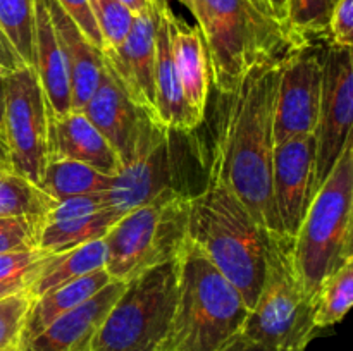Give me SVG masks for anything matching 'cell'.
Returning <instances> with one entry per match:
<instances>
[{"instance_id":"36","label":"cell","mask_w":353,"mask_h":351,"mask_svg":"<svg viewBox=\"0 0 353 351\" xmlns=\"http://www.w3.org/2000/svg\"><path fill=\"white\" fill-rule=\"evenodd\" d=\"M217 351H278V350H272V348H268L264 346V344L257 343V341L250 339V337H247L240 330V332L234 334V336L231 337L228 343H224Z\"/></svg>"},{"instance_id":"24","label":"cell","mask_w":353,"mask_h":351,"mask_svg":"<svg viewBox=\"0 0 353 351\" xmlns=\"http://www.w3.org/2000/svg\"><path fill=\"white\" fill-rule=\"evenodd\" d=\"M105 262L107 248L103 237L78 244L59 253H50L37 268L26 289L33 295V298H38L57 286L102 270L105 268Z\"/></svg>"},{"instance_id":"33","label":"cell","mask_w":353,"mask_h":351,"mask_svg":"<svg viewBox=\"0 0 353 351\" xmlns=\"http://www.w3.org/2000/svg\"><path fill=\"white\" fill-rule=\"evenodd\" d=\"M48 251L40 248L17 250L0 253V282H28L34 275L41 262L48 257Z\"/></svg>"},{"instance_id":"31","label":"cell","mask_w":353,"mask_h":351,"mask_svg":"<svg viewBox=\"0 0 353 351\" xmlns=\"http://www.w3.org/2000/svg\"><path fill=\"white\" fill-rule=\"evenodd\" d=\"M90 7L102 34L103 48L119 47L133 26L134 14L119 0H90Z\"/></svg>"},{"instance_id":"42","label":"cell","mask_w":353,"mask_h":351,"mask_svg":"<svg viewBox=\"0 0 353 351\" xmlns=\"http://www.w3.org/2000/svg\"><path fill=\"white\" fill-rule=\"evenodd\" d=\"M176 2H178V3H181L183 7H186V9L190 10V0H176Z\"/></svg>"},{"instance_id":"22","label":"cell","mask_w":353,"mask_h":351,"mask_svg":"<svg viewBox=\"0 0 353 351\" xmlns=\"http://www.w3.org/2000/svg\"><path fill=\"white\" fill-rule=\"evenodd\" d=\"M33 69L47 96L52 114L64 116L72 110L68 62L45 0H34Z\"/></svg>"},{"instance_id":"25","label":"cell","mask_w":353,"mask_h":351,"mask_svg":"<svg viewBox=\"0 0 353 351\" xmlns=\"http://www.w3.org/2000/svg\"><path fill=\"white\" fill-rule=\"evenodd\" d=\"M112 178L97 171L92 165L71 158L52 157L43 171L40 188L52 200L81 195H100L109 189Z\"/></svg>"},{"instance_id":"38","label":"cell","mask_w":353,"mask_h":351,"mask_svg":"<svg viewBox=\"0 0 353 351\" xmlns=\"http://www.w3.org/2000/svg\"><path fill=\"white\" fill-rule=\"evenodd\" d=\"M265 2H268L269 9L272 10V14H274L279 21H283V23H285L286 6H288V0H265Z\"/></svg>"},{"instance_id":"20","label":"cell","mask_w":353,"mask_h":351,"mask_svg":"<svg viewBox=\"0 0 353 351\" xmlns=\"http://www.w3.org/2000/svg\"><path fill=\"white\" fill-rule=\"evenodd\" d=\"M71 158L92 165L112 178L121 167V157L83 110H69L64 116L52 114L50 158Z\"/></svg>"},{"instance_id":"17","label":"cell","mask_w":353,"mask_h":351,"mask_svg":"<svg viewBox=\"0 0 353 351\" xmlns=\"http://www.w3.org/2000/svg\"><path fill=\"white\" fill-rule=\"evenodd\" d=\"M126 282L110 281L102 291L71 312L57 317L19 351H90L93 336L99 330Z\"/></svg>"},{"instance_id":"19","label":"cell","mask_w":353,"mask_h":351,"mask_svg":"<svg viewBox=\"0 0 353 351\" xmlns=\"http://www.w3.org/2000/svg\"><path fill=\"white\" fill-rule=\"evenodd\" d=\"M169 3L168 0H157V26H155V64L154 88L157 119L164 126L174 131L190 133L200 126L190 110L183 95L181 83L176 72L174 57L169 38Z\"/></svg>"},{"instance_id":"16","label":"cell","mask_w":353,"mask_h":351,"mask_svg":"<svg viewBox=\"0 0 353 351\" xmlns=\"http://www.w3.org/2000/svg\"><path fill=\"white\" fill-rule=\"evenodd\" d=\"M81 110L112 145L123 164V160L130 157L143 117L148 114L134 105L105 62L99 86Z\"/></svg>"},{"instance_id":"28","label":"cell","mask_w":353,"mask_h":351,"mask_svg":"<svg viewBox=\"0 0 353 351\" xmlns=\"http://www.w3.org/2000/svg\"><path fill=\"white\" fill-rule=\"evenodd\" d=\"M0 30L21 61L33 67L34 0H0Z\"/></svg>"},{"instance_id":"30","label":"cell","mask_w":353,"mask_h":351,"mask_svg":"<svg viewBox=\"0 0 353 351\" xmlns=\"http://www.w3.org/2000/svg\"><path fill=\"white\" fill-rule=\"evenodd\" d=\"M33 299L26 288L0 296V351L21 350V334Z\"/></svg>"},{"instance_id":"27","label":"cell","mask_w":353,"mask_h":351,"mask_svg":"<svg viewBox=\"0 0 353 351\" xmlns=\"http://www.w3.org/2000/svg\"><path fill=\"white\" fill-rule=\"evenodd\" d=\"M54 203L30 179L14 171H0V217H45Z\"/></svg>"},{"instance_id":"2","label":"cell","mask_w":353,"mask_h":351,"mask_svg":"<svg viewBox=\"0 0 353 351\" xmlns=\"http://www.w3.org/2000/svg\"><path fill=\"white\" fill-rule=\"evenodd\" d=\"M188 241L238 289L250 310L264 281L269 231L214 176L207 174L202 191L190 196Z\"/></svg>"},{"instance_id":"7","label":"cell","mask_w":353,"mask_h":351,"mask_svg":"<svg viewBox=\"0 0 353 351\" xmlns=\"http://www.w3.org/2000/svg\"><path fill=\"white\" fill-rule=\"evenodd\" d=\"M190 193L168 189L124 213L103 236L105 270L114 281H130L176 260L188 243Z\"/></svg>"},{"instance_id":"29","label":"cell","mask_w":353,"mask_h":351,"mask_svg":"<svg viewBox=\"0 0 353 351\" xmlns=\"http://www.w3.org/2000/svg\"><path fill=\"white\" fill-rule=\"evenodd\" d=\"M336 0H288L285 24L302 43L327 41V21Z\"/></svg>"},{"instance_id":"8","label":"cell","mask_w":353,"mask_h":351,"mask_svg":"<svg viewBox=\"0 0 353 351\" xmlns=\"http://www.w3.org/2000/svg\"><path fill=\"white\" fill-rule=\"evenodd\" d=\"M178 298V258L134 275L93 336L90 351H161Z\"/></svg>"},{"instance_id":"12","label":"cell","mask_w":353,"mask_h":351,"mask_svg":"<svg viewBox=\"0 0 353 351\" xmlns=\"http://www.w3.org/2000/svg\"><path fill=\"white\" fill-rule=\"evenodd\" d=\"M353 124V54L352 48L324 43L323 92L316 138V176L314 193L324 182L331 169L352 138Z\"/></svg>"},{"instance_id":"21","label":"cell","mask_w":353,"mask_h":351,"mask_svg":"<svg viewBox=\"0 0 353 351\" xmlns=\"http://www.w3.org/2000/svg\"><path fill=\"white\" fill-rule=\"evenodd\" d=\"M45 6L68 62L72 110H81L103 74L102 50L85 36L78 24L59 6L57 0H45Z\"/></svg>"},{"instance_id":"32","label":"cell","mask_w":353,"mask_h":351,"mask_svg":"<svg viewBox=\"0 0 353 351\" xmlns=\"http://www.w3.org/2000/svg\"><path fill=\"white\" fill-rule=\"evenodd\" d=\"M43 217H0V253L37 248Z\"/></svg>"},{"instance_id":"5","label":"cell","mask_w":353,"mask_h":351,"mask_svg":"<svg viewBox=\"0 0 353 351\" xmlns=\"http://www.w3.org/2000/svg\"><path fill=\"white\" fill-rule=\"evenodd\" d=\"M353 140L316 189L293 236V262L303 288L316 298L321 284L353 258Z\"/></svg>"},{"instance_id":"4","label":"cell","mask_w":353,"mask_h":351,"mask_svg":"<svg viewBox=\"0 0 353 351\" xmlns=\"http://www.w3.org/2000/svg\"><path fill=\"white\" fill-rule=\"evenodd\" d=\"M238 289L188 241L178 257V298L161 351H217L248 315Z\"/></svg>"},{"instance_id":"26","label":"cell","mask_w":353,"mask_h":351,"mask_svg":"<svg viewBox=\"0 0 353 351\" xmlns=\"http://www.w3.org/2000/svg\"><path fill=\"white\" fill-rule=\"evenodd\" d=\"M353 303V258L345 262L321 284L316 296L314 326L317 330L327 329L345 319Z\"/></svg>"},{"instance_id":"9","label":"cell","mask_w":353,"mask_h":351,"mask_svg":"<svg viewBox=\"0 0 353 351\" xmlns=\"http://www.w3.org/2000/svg\"><path fill=\"white\" fill-rule=\"evenodd\" d=\"M192 138L193 131H174L145 116L130 157L123 160L109 189L102 193L103 203L117 215H124L168 189L190 193L183 186V164L193 148Z\"/></svg>"},{"instance_id":"1","label":"cell","mask_w":353,"mask_h":351,"mask_svg":"<svg viewBox=\"0 0 353 351\" xmlns=\"http://www.w3.org/2000/svg\"><path fill=\"white\" fill-rule=\"evenodd\" d=\"M281 58L254 65L219 93L207 174L223 181L269 233H281L272 200V117Z\"/></svg>"},{"instance_id":"14","label":"cell","mask_w":353,"mask_h":351,"mask_svg":"<svg viewBox=\"0 0 353 351\" xmlns=\"http://www.w3.org/2000/svg\"><path fill=\"white\" fill-rule=\"evenodd\" d=\"M155 26L157 2L152 10L134 16L133 26L119 47L103 48L102 55L134 105L157 119L154 88Z\"/></svg>"},{"instance_id":"37","label":"cell","mask_w":353,"mask_h":351,"mask_svg":"<svg viewBox=\"0 0 353 351\" xmlns=\"http://www.w3.org/2000/svg\"><path fill=\"white\" fill-rule=\"evenodd\" d=\"M23 65L26 64L21 61V57L16 54V50H14V47L10 45V41L7 40V36L2 33V30H0V69L10 72L23 67Z\"/></svg>"},{"instance_id":"35","label":"cell","mask_w":353,"mask_h":351,"mask_svg":"<svg viewBox=\"0 0 353 351\" xmlns=\"http://www.w3.org/2000/svg\"><path fill=\"white\" fill-rule=\"evenodd\" d=\"M57 2L59 6L68 12V16L78 24L79 30L85 33V36L88 38L99 50H102V34H100L99 26H97L95 23V17H93L90 0H57Z\"/></svg>"},{"instance_id":"13","label":"cell","mask_w":353,"mask_h":351,"mask_svg":"<svg viewBox=\"0 0 353 351\" xmlns=\"http://www.w3.org/2000/svg\"><path fill=\"white\" fill-rule=\"evenodd\" d=\"M316 138H292L274 147L272 155V200L283 234L292 237L314 196Z\"/></svg>"},{"instance_id":"23","label":"cell","mask_w":353,"mask_h":351,"mask_svg":"<svg viewBox=\"0 0 353 351\" xmlns=\"http://www.w3.org/2000/svg\"><path fill=\"white\" fill-rule=\"evenodd\" d=\"M110 281H112L110 275L107 274L105 268H102V270H97L93 274L83 275V277L74 279V281L57 286V288L34 298L26 315V320H24L21 346L30 339H33L38 332H41L57 317L71 312L76 306L93 298Z\"/></svg>"},{"instance_id":"15","label":"cell","mask_w":353,"mask_h":351,"mask_svg":"<svg viewBox=\"0 0 353 351\" xmlns=\"http://www.w3.org/2000/svg\"><path fill=\"white\" fill-rule=\"evenodd\" d=\"M121 217L103 203L102 193L59 200L41 220L37 248L59 253L100 240Z\"/></svg>"},{"instance_id":"41","label":"cell","mask_w":353,"mask_h":351,"mask_svg":"<svg viewBox=\"0 0 353 351\" xmlns=\"http://www.w3.org/2000/svg\"><path fill=\"white\" fill-rule=\"evenodd\" d=\"M9 71L0 69V134H2V119H3V95H6V76Z\"/></svg>"},{"instance_id":"40","label":"cell","mask_w":353,"mask_h":351,"mask_svg":"<svg viewBox=\"0 0 353 351\" xmlns=\"http://www.w3.org/2000/svg\"><path fill=\"white\" fill-rule=\"evenodd\" d=\"M24 288H26V282H0V296L10 295V292H16Z\"/></svg>"},{"instance_id":"34","label":"cell","mask_w":353,"mask_h":351,"mask_svg":"<svg viewBox=\"0 0 353 351\" xmlns=\"http://www.w3.org/2000/svg\"><path fill=\"white\" fill-rule=\"evenodd\" d=\"M327 41L338 47L352 48L353 0H336L327 21Z\"/></svg>"},{"instance_id":"10","label":"cell","mask_w":353,"mask_h":351,"mask_svg":"<svg viewBox=\"0 0 353 351\" xmlns=\"http://www.w3.org/2000/svg\"><path fill=\"white\" fill-rule=\"evenodd\" d=\"M50 105L34 69L23 65L7 72L2 136L10 167L38 186L50 160Z\"/></svg>"},{"instance_id":"39","label":"cell","mask_w":353,"mask_h":351,"mask_svg":"<svg viewBox=\"0 0 353 351\" xmlns=\"http://www.w3.org/2000/svg\"><path fill=\"white\" fill-rule=\"evenodd\" d=\"M0 171H12V167H10L9 150H7V145L3 141L2 134H0Z\"/></svg>"},{"instance_id":"11","label":"cell","mask_w":353,"mask_h":351,"mask_svg":"<svg viewBox=\"0 0 353 351\" xmlns=\"http://www.w3.org/2000/svg\"><path fill=\"white\" fill-rule=\"evenodd\" d=\"M323 52L324 45L319 41H307L281 58L272 117L274 147L316 131L323 92Z\"/></svg>"},{"instance_id":"18","label":"cell","mask_w":353,"mask_h":351,"mask_svg":"<svg viewBox=\"0 0 353 351\" xmlns=\"http://www.w3.org/2000/svg\"><path fill=\"white\" fill-rule=\"evenodd\" d=\"M168 21L172 57H174L183 95L195 119L202 124L205 120L207 103H209L210 86H212L205 43H203L199 28L185 23L181 17L176 16L171 7L168 12Z\"/></svg>"},{"instance_id":"6","label":"cell","mask_w":353,"mask_h":351,"mask_svg":"<svg viewBox=\"0 0 353 351\" xmlns=\"http://www.w3.org/2000/svg\"><path fill=\"white\" fill-rule=\"evenodd\" d=\"M316 298L303 288L293 262L292 237L269 233L265 274L241 332L278 351H305L317 334Z\"/></svg>"},{"instance_id":"3","label":"cell","mask_w":353,"mask_h":351,"mask_svg":"<svg viewBox=\"0 0 353 351\" xmlns=\"http://www.w3.org/2000/svg\"><path fill=\"white\" fill-rule=\"evenodd\" d=\"M205 43L212 85L230 93L254 65L283 58L302 45L265 0H190Z\"/></svg>"}]
</instances>
